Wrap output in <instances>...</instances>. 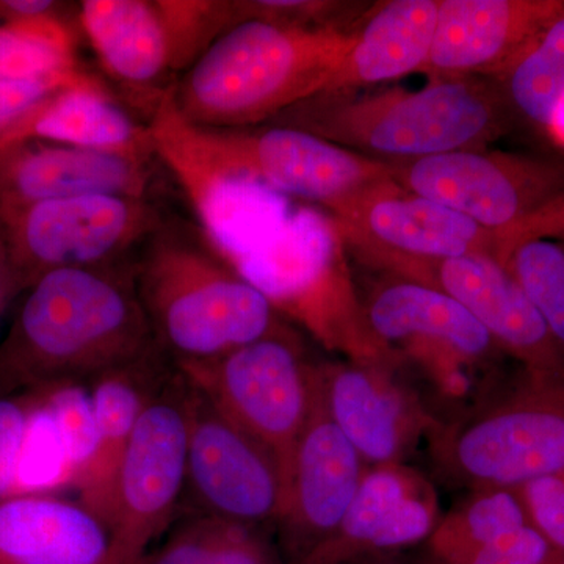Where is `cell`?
Here are the masks:
<instances>
[{"label":"cell","instance_id":"obj_15","mask_svg":"<svg viewBox=\"0 0 564 564\" xmlns=\"http://www.w3.org/2000/svg\"><path fill=\"white\" fill-rule=\"evenodd\" d=\"M564 11V0H441L429 82L499 79Z\"/></svg>","mask_w":564,"mask_h":564},{"label":"cell","instance_id":"obj_4","mask_svg":"<svg viewBox=\"0 0 564 564\" xmlns=\"http://www.w3.org/2000/svg\"><path fill=\"white\" fill-rule=\"evenodd\" d=\"M132 276L155 343L173 364L207 361L285 326L202 232L169 221L140 248Z\"/></svg>","mask_w":564,"mask_h":564},{"label":"cell","instance_id":"obj_22","mask_svg":"<svg viewBox=\"0 0 564 564\" xmlns=\"http://www.w3.org/2000/svg\"><path fill=\"white\" fill-rule=\"evenodd\" d=\"M362 311L373 339L389 351L393 344H437L469 362L488 361L502 351L463 304L422 282L386 281Z\"/></svg>","mask_w":564,"mask_h":564},{"label":"cell","instance_id":"obj_10","mask_svg":"<svg viewBox=\"0 0 564 564\" xmlns=\"http://www.w3.org/2000/svg\"><path fill=\"white\" fill-rule=\"evenodd\" d=\"M384 165L403 191L443 204L494 234L564 196V161L541 155L481 148Z\"/></svg>","mask_w":564,"mask_h":564},{"label":"cell","instance_id":"obj_37","mask_svg":"<svg viewBox=\"0 0 564 564\" xmlns=\"http://www.w3.org/2000/svg\"><path fill=\"white\" fill-rule=\"evenodd\" d=\"M499 242L497 259L503 261L508 251L513 250L516 245L533 239H551L564 242V196L556 202L549 204L536 214L518 223L507 231L496 234Z\"/></svg>","mask_w":564,"mask_h":564},{"label":"cell","instance_id":"obj_12","mask_svg":"<svg viewBox=\"0 0 564 564\" xmlns=\"http://www.w3.org/2000/svg\"><path fill=\"white\" fill-rule=\"evenodd\" d=\"M184 497L192 513L269 530L276 529L285 499V473L276 456L193 386Z\"/></svg>","mask_w":564,"mask_h":564},{"label":"cell","instance_id":"obj_30","mask_svg":"<svg viewBox=\"0 0 564 564\" xmlns=\"http://www.w3.org/2000/svg\"><path fill=\"white\" fill-rule=\"evenodd\" d=\"M502 263L564 352V242L525 240L508 251Z\"/></svg>","mask_w":564,"mask_h":564},{"label":"cell","instance_id":"obj_17","mask_svg":"<svg viewBox=\"0 0 564 564\" xmlns=\"http://www.w3.org/2000/svg\"><path fill=\"white\" fill-rule=\"evenodd\" d=\"M152 159L29 140L0 150V218L84 195L148 198Z\"/></svg>","mask_w":564,"mask_h":564},{"label":"cell","instance_id":"obj_24","mask_svg":"<svg viewBox=\"0 0 564 564\" xmlns=\"http://www.w3.org/2000/svg\"><path fill=\"white\" fill-rule=\"evenodd\" d=\"M29 140L155 158L148 126L133 121L95 77L55 93L0 132V150Z\"/></svg>","mask_w":564,"mask_h":564},{"label":"cell","instance_id":"obj_21","mask_svg":"<svg viewBox=\"0 0 564 564\" xmlns=\"http://www.w3.org/2000/svg\"><path fill=\"white\" fill-rule=\"evenodd\" d=\"M77 22L102 68L133 90L188 69L166 0H84Z\"/></svg>","mask_w":564,"mask_h":564},{"label":"cell","instance_id":"obj_19","mask_svg":"<svg viewBox=\"0 0 564 564\" xmlns=\"http://www.w3.org/2000/svg\"><path fill=\"white\" fill-rule=\"evenodd\" d=\"M0 564H137L90 505L51 492L0 499Z\"/></svg>","mask_w":564,"mask_h":564},{"label":"cell","instance_id":"obj_41","mask_svg":"<svg viewBox=\"0 0 564 564\" xmlns=\"http://www.w3.org/2000/svg\"><path fill=\"white\" fill-rule=\"evenodd\" d=\"M563 564H564V562H563Z\"/></svg>","mask_w":564,"mask_h":564},{"label":"cell","instance_id":"obj_16","mask_svg":"<svg viewBox=\"0 0 564 564\" xmlns=\"http://www.w3.org/2000/svg\"><path fill=\"white\" fill-rule=\"evenodd\" d=\"M393 278L440 289L463 304L503 352L524 367H564V352L521 285L502 262L489 254L403 267Z\"/></svg>","mask_w":564,"mask_h":564},{"label":"cell","instance_id":"obj_6","mask_svg":"<svg viewBox=\"0 0 564 564\" xmlns=\"http://www.w3.org/2000/svg\"><path fill=\"white\" fill-rule=\"evenodd\" d=\"M434 454L473 491L564 473V367L522 366L513 383L436 434Z\"/></svg>","mask_w":564,"mask_h":564},{"label":"cell","instance_id":"obj_38","mask_svg":"<svg viewBox=\"0 0 564 564\" xmlns=\"http://www.w3.org/2000/svg\"><path fill=\"white\" fill-rule=\"evenodd\" d=\"M62 9V3L47 0H0V24L41 14L61 13Z\"/></svg>","mask_w":564,"mask_h":564},{"label":"cell","instance_id":"obj_8","mask_svg":"<svg viewBox=\"0 0 564 564\" xmlns=\"http://www.w3.org/2000/svg\"><path fill=\"white\" fill-rule=\"evenodd\" d=\"M163 223L150 198L74 196L0 218V245L11 284L28 289L54 270L121 267Z\"/></svg>","mask_w":564,"mask_h":564},{"label":"cell","instance_id":"obj_27","mask_svg":"<svg viewBox=\"0 0 564 564\" xmlns=\"http://www.w3.org/2000/svg\"><path fill=\"white\" fill-rule=\"evenodd\" d=\"M532 524L519 489H475L437 522L430 551L443 564H464L503 534Z\"/></svg>","mask_w":564,"mask_h":564},{"label":"cell","instance_id":"obj_14","mask_svg":"<svg viewBox=\"0 0 564 564\" xmlns=\"http://www.w3.org/2000/svg\"><path fill=\"white\" fill-rule=\"evenodd\" d=\"M367 466L350 441L315 400L289 463L285 499L276 532L285 564L314 551L343 522Z\"/></svg>","mask_w":564,"mask_h":564},{"label":"cell","instance_id":"obj_25","mask_svg":"<svg viewBox=\"0 0 564 564\" xmlns=\"http://www.w3.org/2000/svg\"><path fill=\"white\" fill-rule=\"evenodd\" d=\"M176 370L158 348L143 358L88 381V395L98 430V454L77 491L79 499L102 516L122 452L148 404Z\"/></svg>","mask_w":564,"mask_h":564},{"label":"cell","instance_id":"obj_7","mask_svg":"<svg viewBox=\"0 0 564 564\" xmlns=\"http://www.w3.org/2000/svg\"><path fill=\"white\" fill-rule=\"evenodd\" d=\"M226 417L289 463L317 400V364L288 328L207 361L174 364Z\"/></svg>","mask_w":564,"mask_h":564},{"label":"cell","instance_id":"obj_36","mask_svg":"<svg viewBox=\"0 0 564 564\" xmlns=\"http://www.w3.org/2000/svg\"><path fill=\"white\" fill-rule=\"evenodd\" d=\"M519 492L534 529L564 554V473L534 480Z\"/></svg>","mask_w":564,"mask_h":564},{"label":"cell","instance_id":"obj_31","mask_svg":"<svg viewBox=\"0 0 564 564\" xmlns=\"http://www.w3.org/2000/svg\"><path fill=\"white\" fill-rule=\"evenodd\" d=\"M57 426L69 470V484L79 488L98 454V430L87 386L58 384L36 389Z\"/></svg>","mask_w":564,"mask_h":564},{"label":"cell","instance_id":"obj_28","mask_svg":"<svg viewBox=\"0 0 564 564\" xmlns=\"http://www.w3.org/2000/svg\"><path fill=\"white\" fill-rule=\"evenodd\" d=\"M497 82L516 118L545 133L564 93V11Z\"/></svg>","mask_w":564,"mask_h":564},{"label":"cell","instance_id":"obj_26","mask_svg":"<svg viewBox=\"0 0 564 564\" xmlns=\"http://www.w3.org/2000/svg\"><path fill=\"white\" fill-rule=\"evenodd\" d=\"M139 564H285L269 529L191 513Z\"/></svg>","mask_w":564,"mask_h":564},{"label":"cell","instance_id":"obj_29","mask_svg":"<svg viewBox=\"0 0 564 564\" xmlns=\"http://www.w3.org/2000/svg\"><path fill=\"white\" fill-rule=\"evenodd\" d=\"M76 33L61 13L0 24V82L79 69Z\"/></svg>","mask_w":564,"mask_h":564},{"label":"cell","instance_id":"obj_11","mask_svg":"<svg viewBox=\"0 0 564 564\" xmlns=\"http://www.w3.org/2000/svg\"><path fill=\"white\" fill-rule=\"evenodd\" d=\"M196 128L226 169L261 182L285 198L314 204L329 215L392 181L384 163L299 129L274 124Z\"/></svg>","mask_w":564,"mask_h":564},{"label":"cell","instance_id":"obj_34","mask_svg":"<svg viewBox=\"0 0 564 564\" xmlns=\"http://www.w3.org/2000/svg\"><path fill=\"white\" fill-rule=\"evenodd\" d=\"M91 77L79 68L68 73L35 77V79L0 82V132L21 120L44 99L51 98L52 95L65 88L84 84Z\"/></svg>","mask_w":564,"mask_h":564},{"label":"cell","instance_id":"obj_2","mask_svg":"<svg viewBox=\"0 0 564 564\" xmlns=\"http://www.w3.org/2000/svg\"><path fill=\"white\" fill-rule=\"evenodd\" d=\"M516 120L499 82L469 77L429 82L419 90L323 91L269 124L313 133L389 163L488 148Z\"/></svg>","mask_w":564,"mask_h":564},{"label":"cell","instance_id":"obj_35","mask_svg":"<svg viewBox=\"0 0 564 564\" xmlns=\"http://www.w3.org/2000/svg\"><path fill=\"white\" fill-rule=\"evenodd\" d=\"M563 560L562 552L527 524L497 538L464 564H562Z\"/></svg>","mask_w":564,"mask_h":564},{"label":"cell","instance_id":"obj_20","mask_svg":"<svg viewBox=\"0 0 564 564\" xmlns=\"http://www.w3.org/2000/svg\"><path fill=\"white\" fill-rule=\"evenodd\" d=\"M318 399L369 467L402 464L421 426L402 389L370 362H318Z\"/></svg>","mask_w":564,"mask_h":564},{"label":"cell","instance_id":"obj_1","mask_svg":"<svg viewBox=\"0 0 564 564\" xmlns=\"http://www.w3.org/2000/svg\"><path fill=\"white\" fill-rule=\"evenodd\" d=\"M158 348L132 267L54 270L28 288L0 344V395L88 383Z\"/></svg>","mask_w":564,"mask_h":564},{"label":"cell","instance_id":"obj_39","mask_svg":"<svg viewBox=\"0 0 564 564\" xmlns=\"http://www.w3.org/2000/svg\"><path fill=\"white\" fill-rule=\"evenodd\" d=\"M343 564H402V563L392 562V560L389 558L388 555H369V556H361V558L350 560V562L343 563Z\"/></svg>","mask_w":564,"mask_h":564},{"label":"cell","instance_id":"obj_3","mask_svg":"<svg viewBox=\"0 0 564 564\" xmlns=\"http://www.w3.org/2000/svg\"><path fill=\"white\" fill-rule=\"evenodd\" d=\"M352 32L240 22L172 85L174 106L203 128L269 124L328 88L350 51Z\"/></svg>","mask_w":564,"mask_h":564},{"label":"cell","instance_id":"obj_13","mask_svg":"<svg viewBox=\"0 0 564 564\" xmlns=\"http://www.w3.org/2000/svg\"><path fill=\"white\" fill-rule=\"evenodd\" d=\"M333 217L348 251L391 276L411 263L470 254L497 259L499 252L496 234L443 204L403 191L393 181L364 193Z\"/></svg>","mask_w":564,"mask_h":564},{"label":"cell","instance_id":"obj_32","mask_svg":"<svg viewBox=\"0 0 564 564\" xmlns=\"http://www.w3.org/2000/svg\"><path fill=\"white\" fill-rule=\"evenodd\" d=\"M234 3L237 24L243 21H269L296 28L339 29L352 32L362 3L337 0H239Z\"/></svg>","mask_w":564,"mask_h":564},{"label":"cell","instance_id":"obj_23","mask_svg":"<svg viewBox=\"0 0 564 564\" xmlns=\"http://www.w3.org/2000/svg\"><path fill=\"white\" fill-rule=\"evenodd\" d=\"M440 2L386 0L367 10L325 91L367 90L422 73L432 54Z\"/></svg>","mask_w":564,"mask_h":564},{"label":"cell","instance_id":"obj_18","mask_svg":"<svg viewBox=\"0 0 564 564\" xmlns=\"http://www.w3.org/2000/svg\"><path fill=\"white\" fill-rule=\"evenodd\" d=\"M437 497L402 464L369 467L343 522L295 564H343L429 540L436 529Z\"/></svg>","mask_w":564,"mask_h":564},{"label":"cell","instance_id":"obj_5","mask_svg":"<svg viewBox=\"0 0 564 564\" xmlns=\"http://www.w3.org/2000/svg\"><path fill=\"white\" fill-rule=\"evenodd\" d=\"M339 223L318 207H296L265 239L229 262L273 304L329 347L358 362L389 358L373 339L352 288Z\"/></svg>","mask_w":564,"mask_h":564},{"label":"cell","instance_id":"obj_33","mask_svg":"<svg viewBox=\"0 0 564 564\" xmlns=\"http://www.w3.org/2000/svg\"><path fill=\"white\" fill-rule=\"evenodd\" d=\"M31 411V393L0 395V499L17 492L18 470Z\"/></svg>","mask_w":564,"mask_h":564},{"label":"cell","instance_id":"obj_40","mask_svg":"<svg viewBox=\"0 0 564 564\" xmlns=\"http://www.w3.org/2000/svg\"><path fill=\"white\" fill-rule=\"evenodd\" d=\"M563 562H564V560H563ZM562 564H563V563H562Z\"/></svg>","mask_w":564,"mask_h":564},{"label":"cell","instance_id":"obj_9","mask_svg":"<svg viewBox=\"0 0 564 564\" xmlns=\"http://www.w3.org/2000/svg\"><path fill=\"white\" fill-rule=\"evenodd\" d=\"M192 386L174 370L122 452L102 518L139 564L174 521L187 486Z\"/></svg>","mask_w":564,"mask_h":564}]
</instances>
